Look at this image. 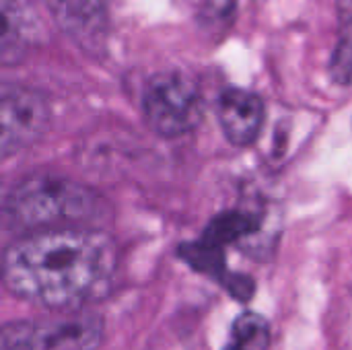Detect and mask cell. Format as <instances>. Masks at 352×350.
<instances>
[{
    "instance_id": "1",
    "label": "cell",
    "mask_w": 352,
    "mask_h": 350,
    "mask_svg": "<svg viewBox=\"0 0 352 350\" xmlns=\"http://www.w3.org/2000/svg\"><path fill=\"white\" fill-rule=\"evenodd\" d=\"M118 252L95 227L25 233L2 256V278L19 299L56 311H80L113 287Z\"/></svg>"
},
{
    "instance_id": "2",
    "label": "cell",
    "mask_w": 352,
    "mask_h": 350,
    "mask_svg": "<svg viewBox=\"0 0 352 350\" xmlns=\"http://www.w3.org/2000/svg\"><path fill=\"white\" fill-rule=\"evenodd\" d=\"M105 210L103 198L89 186L62 175H29L16 182L2 202L6 229L25 233L93 227Z\"/></svg>"
},
{
    "instance_id": "3",
    "label": "cell",
    "mask_w": 352,
    "mask_h": 350,
    "mask_svg": "<svg viewBox=\"0 0 352 350\" xmlns=\"http://www.w3.org/2000/svg\"><path fill=\"white\" fill-rule=\"evenodd\" d=\"M204 97L198 83L182 70H163L148 78L142 111L148 128L165 138L194 132L204 120Z\"/></svg>"
},
{
    "instance_id": "4",
    "label": "cell",
    "mask_w": 352,
    "mask_h": 350,
    "mask_svg": "<svg viewBox=\"0 0 352 350\" xmlns=\"http://www.w3.org/2000/svg\"><path fill=\"white\" fill-rule=\"evenodd\" d=\"M103 336L101 316L80 309L54 320L4 324L0 350H97Z\"/></svg>"
},
{
    "instance_id": "5",
    "label": "cell",
    "mask_w": 352,
    "mask_h": 350,
    "mask_svg": "<svg viewBox=\"0 0 352 350\" xmlns=\"http://www.w3.org/2000/svg\"><path fill=\"white\" fill-rule=\"evenodd\" d=\"M50 128L47 99L29 87L4 85L0 95V151L2 157L16 155L35 142Z\"/></svg>"
},
{
    "instance_id": "6",
    "label": "cell",
    "mask_w": 352,
    "mask_h": 350,
    "mask_svg": "<svg viewBox=\"0 0 352 350\" xmlns=\"http://www.w3.org/2000/svg\"><path fill=\"white\" fill-rule=\"evenodd\" d=\"M54 23L82 52L99 56L107 43V0H43Z\"/></svg>"
},
{
    "instance_id": "7",
    "label": "cell",
    "mask_w": 352,
    "mask_h": 350,
    "mask_svg": "<svg viewBox=\"0 0 352 350\" xmlns=\"http://www.w3.org/2000/svg\"><path fill=\"white\" fill-rule=\"evenodd\" d=\"M264 101L248 89L229 87L217 101V116L225 138L235 146H250L264 126Z\"/></svg>"
},
{
    "instance_id": "8",
    "label": "cell",
    "mask_w": 352,
    "mask_h": 350,
    "mask_svg": "<svg viewBox=\"0 0 352 350\" xmlns=\"http://www.w3.org/2000/svg\"><path fill=\"white\" fill-rule=\"evenodd\" d=\"M0 60L4 66L19 64L43 35L39 14L31 0H0Z\"/></svg>"
},
{
    "instance_id": "9",
    "label": "cell",
    "mask_w": 352,
    "mask_h": 350,
    "mask_svg": "<svg viewBox=\"0 0 352 350\" xmlns=\"http://www.w3.org/2000/svg\"><path fill=\"white\" fill-rule=\"evenodd\" d=\"M258 229H260L258 217L243 212V210H227V212L217 215L208 223L202 239H206L219 248H225L229 243H237V241L254 235Z\"/></svg>"
},
{
    "instance_id": "10",
    "label": "cell",
    "mask_w": 352,
    "mask_h": 350,
    "mask_svg": "<svg viewBox=\"0 0 352 350\" xmlns=\"http://www.w3.org/2000/svg\"><path fill=\"white\" fill-rule=\"evenodd\" d=\"M340 33L330 58V76L336 85L352 87V0H338Z\"/></svg>"
},
{
    "instance_id": "11",
    "label": "cell",
    "mask_w": 352,
    "mask_h": 350,
    "mask_svg": "<svg viewBox=\"0 0 352 350\" xmlns=\"http://www.w3.org/2000/svg\"><path fill=\"white\" fill-rule=\"evenodd\" d=\"M179 258L196 272L206 274L210 278H217L219 283L227 274V264H225V248H219L206 239L200 241H190L179 245Z\"/></svg>"
},
{
    "instance_id": "12",
    "label": "cell",
    "mask_w": 352,
    "mask_h": 350,
    "mask_svg": "<svg viewBox=\"0 0 352 350\" xmlns=\"http://www.w3.org/2000/svg\"><path fill=\"white\" fill-rule=\"evenodd\" d=\"M270 349V326L254 311L241 314L231 330V342L225 350H268Z\"/></svg>"
},
{
    "instance_id": "13",
    "label": "cell",
    "mask_w": 352,
    "mask_h": 350,
    "mask_svg": "<svg viewBox=\"0 0 352 350\" xmlns=\"http://www.w3.org/2000/svg\"><path fill=\"white\" fill-rule=\"evenodd\" d=\"M221 285L227 289V293L241 301V303H248L252 297H254V291H256V283L252 276L248 274H239V272H227L225 278L221 281Z\"/></svg>"
}]
</instances>
